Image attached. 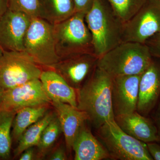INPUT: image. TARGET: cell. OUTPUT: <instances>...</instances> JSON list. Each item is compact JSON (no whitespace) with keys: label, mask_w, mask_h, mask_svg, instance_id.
Instances as JSON below:
<instances>
[{"label":"cell","mask_w":160,"mask_h":160,"mask_svg":"<svg viewBox=\"0 0 160 160\" xmlns=\"http://www.w3.org/2000/svg\"><path fill=\"white\" fill-rule=\"evenodd\" d=\"M112 77L97 66L77 90V108L87 114L88 121L97 129L114 119L112 104Z\"/></svg>","instance_id":"1"},{"label":"cell","mask_w":160,"mask_h":160,"mask_svg":"<svg viewBox=\"0 0 160 160\" xmlns=\"http://www.w3.org/2000/svg\"><path fill=\"white\" fill-rule=\"evenodd\" d=\"M85 21L91 32L93 53L98 58L123 42L124 23L106 0H94Z\"/></svg>","instance_id":"2"},{"label":"cell","mask_w":160,"mask_h":160,"mask_svg":"<svg viewBox=\"0 0 160 160\" xmlns=\"http://www.w3.org/2000/svg\"><path fill=\"white\" fill-rule=\"evenodd\" d=\"M152 60L145 43L123 42L98 58L97 66L112 78L140 75Z\"/></svg>","instance_id":"3"},{"label":"cell","mask_w":160,"mask_h":160,"mask_svg":"<svg viewBox=\"0 0 160 160\" xmlns=\"http://www.w3.org/2000/svg\"><path fill=\"white\" fill-rule=\"evenodd\" d=\"M85 15L75 12L67 19L53 25L56 48L61 60L82 53H93L92 38Z\"/></svg>","instance_id":"4"},{"label":"cell","mask_w":160,"mask_h":160,"mask_svg":"<svg viewBox=\"0 0 160 160\" xmlns=\"http://www.w3.org/2000/svg\"><path fill=\"white\" fill-rule=\"evenodd\" d=\"M97 130L101 142L110 158L120 160H152L146 143L123 131L114 119L107 121Z\"/></svg>","instance_id":"5"},{"label":"cell","mask_w":160,"mask_h":160,"mask_svg":"<svg viewBox=\"0 0 160 160\" xmlns=\"http://www.w3.org/2000/svg\"><path fill=\"white\" fill-rule=\"evenodd\" d=\"M24 48L39 66L52 69L61 60L56 48L53 25L42 18L32 19L24 38Z\"/></svg>","instance_id":"6"},{"label":"cell","mask_w":160,"mask_h":160,"mask_svg":"<svg viewBox=\"0 0 160 160\" xmlns=\"http://www.w3.org/2000/svg\"><path fill=\"white\" fill-rule=\"evenodd\" d=\"M39 66L25 51L4 50L0 57V87L5 91L40 79Z\"/></svg>","instance_id":"7"},{"label":"cell","mask_w":160,"mask_h":160,"mask_svg":"<svg viewBox=\"0 0 160 160\" xmlns=\"http://www.w3.org/2000/svg\"><path fill=\"white\" fill-rule=\"evenodd\" d=\"M160 32V0H147L138 11L124 24L123 42L145 44Z\"/></svg>","instance_id":"8"},{"label":"cell","mask_w":160,"mask_h":160,"mask_svg":"<svg viewBox=\"0 0 160 160\" xmlns=\"http://www.w3.org/2000/svg\"><path fill=\"white\" fill-rule=\"evenodd\" d=\"M51 102L38 79L5 90L0 109L17 112L25 107L46 106Z\"/></svg>","instance_id":"9"},{"label":"cell","mask_w":160,"mask_h":160,"mask_svg":"<svg viewBox=\"0 0 160 160\" xmlns=\"http://www.w3.org/2000/svg\"><path fill=\"white\" fill-rule=\"evenodd\" d=\"M141 75L112 78V104L114 117L137 111Z\"/></svg>","instance_id":"10"},{"label":"cell","mask_w":160,"mask_h":160,"mask_svg":"<svg viewBox=\"0 0 160 160\" xmlns=\"http://www.w3.org/2000/svg\"><path fill=\"white\" fill-rule=\"evenodd\" d=\"M98 59L92 53L76 55L60 60L52 69L69 86L78 90L96 67Z\"/></svg>","instance_id":"11"},{"label":"cell","mask_w":160,"mask_h":160,"mask_svg":"<svg viewBox=\"0 0 160 160\" xmlns=\"http://www.w3.org/2000/svg\"><path fill=\"white\" fill-rule=\"evenodd\" d=\"M32 19L9 9L0 20V46L6 51H24V41Z\"/></svg>","instance_id":"12"},{"label":"cell","mask_w":160,"mask_h":160,"mask_svg":"<svg viewBox=\"0 0 160 160\" xmlns=\"http://www.w3.org/2000/svg\"><path fill=\"white\" fill-rule=\"evenodd\" d=\"M158 59L153 57L140 79L137 111L145 116L154 110L160 98V61Z\"/></svg>","instance_id":"13"},{"label":"cell","mask_w":160,"mask_h":160,"mask_svg":"<svg viewBox=\"0 0 160 160\" xmlns=\"http://www.w3.org/2000/svg\"><path fill=\"white\" fill-rule=\"evenodd\" d=\"M114 120L123 131L135 138L146 143L159 142L157 129L152 119L136 111L115 117Z\"/></svg>","instance_id":"14"},{"label":"cell","mask_w":160,"mask_h":160,"mask_svg":"<svg viewBox=\"0 0 160 160\" xmlns=\"http://www.w3.org/2000/svg\"><path fill=\"white\" fill-rule=\"evenodd\" d=\"M52 103L65 137L66 150L70 153L80 129L88 120V116L84 112L69 104L60 102Z\"/></svg>","instance_id":"15"},{"label":"cell","mask_w":160,"mask_h":160,"mask_svg":"<svg viewBox=\"0 0 160 160\" xmlns=\"http://www.w3.org/2000/svg\"><path fill=\"white\" fill-rule=\"evenodd\" d=\"M40 80L52 102L66 103L77 108V90L69 86L54 70L42 71Z\"/></svg>","instance_id":"16"},{"label":"cell","mask_w":160,"mask_h":160,"mask_svg":"<svg viewBox=\"0 0 160 160\" xmlns=\"http://www.w3.org/2000/svg\"><path fill=\"white\" fill-rule=\"evenodd\" d=\"M75 160H101L110 158L109 152L84 124L72 146Z\"/></svg>","instance_id":"17"},{"label":"cell","mask_w":160,"mask_h":160,"mask_svg":"<svg viewBox=\"0 0 160 160\" xmlns=\"http://www.w3.org/2000/svg\"><path fill=\"white\" fill-rule=\"evenodd\" d=\"M40 18L55 25L76 12L73 0H40Z\"/></svg>","instance_id":"18"},{"label":"cell","mask_w":160,"mask_h":160,"mask_svg":"<svg viewBox=\"0 0 160 160\" xmlns=\"http://www.w3.org/2000/svg\"><path fill=\"white\" fill-rule=\"evenodd\" d=\"M46 106L27 107L17 112L13 120L12 138L18 142L26 129L42 118L47 112Z\"/></svg>","instance_id":"19"},{"label":"cell","mask_w":160,"mask_h":160,"mask_svg":"<svg viewBox=\"0 0 160 160\" xmlns=\"http://www.w3.org/2000/svg\"><path fill=\"white\" fill-rule=\"evenodd\" d=\"M56 116L53 112H46L42 118L28 127L19 140L14 151L15 157L19 156L28 148L37 146L43 131L52 120Z\"/></svg>","instance_id":"20"},{"label":"cell","mask_w":160,"mask_h":160,"mask_svg":"<svg viewBox=\"0 0 160 160\" xmlns=\"http://www.w3.org/2000/svg\"><path fill=\"white\" fill-rule=\"evenodd\" d=\"M16 112L0 109V159L10 158L12 146L11 129Z\"/></svg>","instance_id":"21"},{"label":"cell","mask_w":160,"mask_h":160,"mask_svg":"<svg viewBox=\"0 0 160 160\" xmlns=\"http://www.w3.org/2000/svg\"><path fill=\"white\" fill-rule=\"evenodd\" d=\"M115 14L124 24L141 9L147 0H106Z\"/></svg>","instance_id":"22"},{"label":"cell","mask_w":160,"mask_h":160,"mask_svg":"<svg viewBox=\"0 0 160 160\" xmlns=\"http://www.w3.org/2000/svg\"><path fill=\"white\" fill-rule=\"evenodd\" d=\"M62 132L60 121L56 114L43 131L37 146L40 156L42 157L52 147Z\"/></svg>","instance_id":"23"},{"label":"cell","mask_w":160,"mask_h":160,"mask_svg":"<svg viewBox=\"0 0 160 160\" xmlns=\"http://www.w3.org/2000/svg\"><path fill=\"white\" fill-rule=\"evenodd\" d=\"M8 9L26 15L32 19L40 18V0H8Z\"/></svg>","instance_id":"24"},{"label":"cell","mask_w":160,"mask_h":160,"mask_svg":"<svg viewBox=\"0 0 160 160\" xmlns=\"http://www.w3.org/2000/svg\"><path fill=\"white\" fill-rule=\"evenodd\" d=\"M152 57L160 59V32L149 39L145 43Z\"/></svg>","instance_id":"25"},{"label":"cell","mask_w":160,"mask_h":160,"mask_svg":"<svg viewBox=\"0 0 160 160\" xmlns=\"http://www.w3.org/2000/svg\"><path fill=\"white\" fill-rule=\"evenodd\" d=\"M94 0H73L76 12L86 14L92 6Z\"/></svg>","instance_id":"26"},{"label":"cell","mask_w":160,"mask_h":160,"mask_svg":"<svg viewBox=\"0 0 160 160\" xmlns=\"http://www.w3.org/2000/svg\"><path fill=\"white\" fill-rule=\"evenodd\" d=\"M147 149L153 160H160V144L157 142L146 143Z\"/></svg>","instance_id":"27"},{"label":"cell","mask_w":160,"mask_h":160,"mask_svg":"<svg viewBox=\"0 0 160 160\" xmlns=\"http://www.w3.org/2000/svg\"><path fill=\"white\" fill-rule=\"evenodd\" d=\"M154 109H156L152 114V120L157 129L160 144V98Z\"/></svg>","instance_id":"28"},{"label":"cell","mask_w":160,"mask_h":160,"mask_svg":"<svg viewBox=\"0 0 160 160\" xmlns=\"http://www.w3.org/2000/svg\"><path fill=\"white\" fill-rule=\"evenodd\" d=\"M51 160H66L67 159L66 152L64 148L60 147L57 149L50 156L49 158Z\"/></svg>","instance_id":"29"},{"label":"cell","mask_w":160,"mask_h":160,"mask_svg":"<svg viewBox=\"0 0 160 160\" xmlns=\"http://www.w3.org/2000/svg\"><path fill=\"white\" fill-rule=\"evenodd\" d=\"M21 155V156L19 159L20 160H33L35 156L34 149L32 147L26 149Z\"/></svg>","instance_id":"30"},{"label":"cell","mask_w":160,"mask_h":160,"mask_svg":"<svg viewBox=\"0 0 160 160\" xmlns=\"http://www.w3.org/2000/svg\"><path fill=\"white\" fill-rule=\"evenodd\" d=\"M8 9V0H0V20Z\"/></svg>","instance_id":"31"},{"label":"cell","mask_w":160,"mask_h":160,"mask_svg":"<svg viewBox=\"0 0 160 160\" xmlns=\"http://www.w3.org/2000/svg\"><path fill=\"white\" fill-rule=\"evenodd\" d=\"M4 90H3L1 87H0V105L2 102V99L3 93H4Z\"/></svg>","instance_id":"32"},{"label":"cell","mask_w":160,"mask_h":160,"mask_svg":"<svg viewBox=\"0 0 160 160\" xmlns=\"http://www.w3.org/2000/svg\"><path fill=\"white\" fill-rule=\"evenodd\" d=\"M4 49L0 46V57L2 56V55L3 54V52H4Z\"/></svg>","instance_id":"33"}]
</instances>
